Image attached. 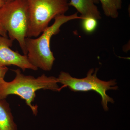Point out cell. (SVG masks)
<instances>
[{
  "mask_svg": "<svg viewBox=\"0 0 130 130\" xmlns=\"http://www.w3.org/2000/svg\"><path fill=\"white\" fill-rule=\"evenodd\" d=\"M13 71L15 77L12 81L4 80L0 84V99H6L11 95L18 96L25 101L35 116L37 115L38 106L32 103L37 91L43 89L59 92L61 90L55 77L47 76L43 74L36 78L25 75L19 69Z\"/></svg>",
  "mask_w": 130,
  "mask_h": 130,
  "instance_id": "obj_1",
  "label": "cell"
},
{
  "mask_svg": "<svg viewBox=\"0 0 130 130\" xmlns=\"http://www.w3.org/2000/svg\"><path fill=\"white\" fill-rule=\"evenodd\" d=\"M78 12L72 15H62L54 19L52 25L48 26L37 37H26L25 45L29 61L31 64L44 71L51 70L55 58L50 47L51 39L54 35L60 31L61 27L68 21L75 19H82Z\"/></svg>",
  "mask_w": 130,
  "mask_h": 130,
  "instance_id": "obj_2",
  "label": "cell"
},
{
  "mask_svg": "<svg viewBox=\"0 0 130 130\" xmlns=\"http://www.w3.org/2000/svg\"><path fill=\"white\" fill-rule=\"evenodd\" d=\"M29 14L26 0L5 2L0 8V24L8 34L9 39L18 41L24 55H27L25 40L28 31Z\"/></svg>",
  "mask_w": 130,
  "mask_h": 130,
  "instance_id": "obj_3",
  "label": "cell"
},
{
  "mask_svg": "<svg viewBox=\"0 0 130 130\" xmlns=\"http://www.w3.org/2000/svg\"><path fill=\"white\" fill-rule=\"evenodd\" d=\"M29 9L27 37H37L53 19L64 15L69 9L68 0H26Z\"/></svg>",
  "mask_w": 130,
  "mask_h": 130,
  "instance_id": "obj_4",
  "label": "cell"
},
{
  "mask_svg": "<svg viewBox=\"0 0 130 130\" xmlns=\"http://www.w3.org/2000/svg\"><path fill=\"white\" fill-rule=\"evenodd\" d=\"M98 68H92L89 70L86 76L83 78H78L72 76L68 73L61 72L56 78L58 83L62 85L60 89L68 87L70 90L74 92L88 91H94L98 93L102 98L101 104L105 111H108V103H113L114 100L107 94L109 90L118 89L117 83L115 80L109 81H102L97 76Z\"/></svg>",
  "mask_w": 130,
  "mask_h": 130,
  "instance_id": "obj_5",
  "label": "cell"
},
{
  "mask_svg": "<svg viewBox=\"0 0 130 130\" xmlns=\"http://www.w3.org/2000/svg\"><path fill=\"white\" fill-rule=\"evenodd\" d=\"M13 41L0 35V66L13 65L21 69L23 71L26 69L36 71L38 68L31 64L26 55H22L10 48Z\"/></svg>",
  "mask_w": 130,
  "mask_h": 130,
  "instance_id": "obj_6",
  "label": "cell"
},
{
  "mask_svg": "<svg viewBox=\"0 0 130 130\" xmlns=\"http://www.w3.org/2000/svg\"><path fill=\"white\" fill-rule=\"evenodd\" d=\"M99 2V0H70L69 5L76 8L83 18L91 17L98 20L102 18L96 5Z\"/></svg>",
  "mask_w": 130,
  "mask_h": 130,
  "instance_id": "obj_7",
  "label": "cell"
},
{
  "mask_svg": "<svg viewBox=\"0 0 130 130\" xmlns=\"http://www.w3.org/2000/svg\"><path fill=\"white\" fill-rule=\"evenodd\" d=\"M0 130H18L10 105L6 99H0Z\"/></svg>",
  "mask_w": 130,
  "mask_h": 130,
  "instance_id": "obj_8",
  "label": "cell"
},
{
  "mask_svg": "<svg viewBox=\"0 0 130 130\" xmlns=\"http://www.w3.org/2000/svg\"><path fill=\"white\" fill-rule=\"evenodd\" d=\"M104 14L108 17L117 18L119 11L122 8L123 0H99Z\"/></svg>",
  "mask_w": 130,
  "mask_h": 130,
  "instance_id": "obj_9",
  "label": "cell"
},
{
  "mask_svg": "<svg viewBox=\"0 0 130 130\" xmlns=\"http://www.w3.org/2000/svg\"><path fill=\"white\" fill-rule=\"evenodd\" d=\"M98 20L91 17L83 18L81 19V27L84 32L88 34L93 33L98 25Z\"/></svg>",
  "mask_w": 130,
  "mask_h": 130,
  "instance_id": "obj_10",
  "label": "cell"
},
{
  "mask_svg": "<svg viewBox=\"0 0 130 130\" xmlns=\"http://www.w3.org/2000/svg\"><path fill=\"white\" fill-rule=\"evenodd\" d=\"M8 70V68L7 67L0 66V84L5 80V75Z\"/></svg>",
  "mask_w": 130,
  "mask_h": 130,
  "instance_id": "obj_11",
  "label": "cell"
},
{
  "mask_svg": "<svg viewBox=\"0 0 130 130\" xmlns=\"http://www.w3.org/2000/svg\"><path fill=\"white\" fill-rule=\"evenodd\" d=\"M7 31L4 29L3 27L0 24V35L5 37H7Z\"/></svg>",
  "mask_w": 130,
  "mask_h": 130,
  "instance_id": "obj_12",
  "label": "cell"
},
{
  "mask_svg": "<svg viewBox=\"0 0 130 130\" xmlns=\"http://www.w3.org/2000/svg\"><path fill=\"white\" fill-rule=\"evenodd\" d=\"M5 3V2L4 1H3V0H0V8Z\"/></svg>",
  "mask_w": 130,
  "mask_h": 130,
  "instance_id": "obj_13",
  "label": "cell"
},
{
  "mask_svg": "<svg viewBox=\"0 0 130 130\" xmlns=\"http://www.w3.org/2000/svg\"><path fill=\"white\" fill-rule=\"evenodd\" d=\"M5 2H8L11 1H13V0H3Z\"/></svg>",
  "mask_w": 130,
  "mask_h": 130,
  "instance_id": "obj_14",
  "label": "cell"
},
{
  "mask_svg": "<svg viewBox=\"0 0 130 130\" xmlns=\"http://www.w3.org/2000/svg\"></svg>",
  "mask_w": 130,
  "mask_h": 130,
  "instance_id": "obj_15",
  "label": "cell"
}]
</instances>
